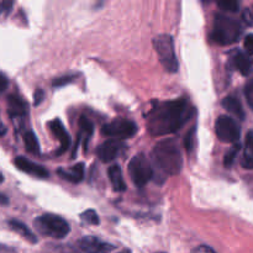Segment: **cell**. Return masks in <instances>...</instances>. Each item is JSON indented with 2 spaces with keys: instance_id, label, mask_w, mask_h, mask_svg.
<instances>
[{
  "instance_id": "cell-24",
  "label": "cell",
  "mask_w": 253,
  "mask_h": 253,
  "mask_svg": "<svg viewBox=\"0 0 253 253\" xmlns=\"http://www.w3.org/2000/svg\"><path fill=\"white\" fill-rule=\"evenodd\" d=\"M217 6L221 10L227 12H236L239 11V2L237 1H219L217 2Z\"/></svg>"
},
{
  "instance_id": "cell-36",
  "label": "cell",
  "mask_w": 253,
  "mask_h": 253,
  "mask_svg": "<svg viewBox=\"0 0 253 253\" xmlns=\"http://www.w3.org/2000/svg\"><path fill=\"white\" fill-rule=\"evenodd\" d=\"M2 182H4V177H2V174H1V173H0V184H1Z\"/></svg>"
},
{
  "instance_id": "cell-11",
  "label": "cell",
  "mask_w": 253,
  "mask_h": 253,
  "mask_svg": "<svg viewBox=\"0 0 253 253\" xmlns=\"http://www.w3.org/2000/svg\"><path fill=\"white\" fill-rule=\"evenodd\" d=\"M14 165L16 166L17 169H20L21 172L27 173L30 175H34V177L37 178H47L49 175L48 170L46 169L42 166L37 165V163L32 162V161L27 160L25 157H16L14 161Z\"/></svg>"
},
{
  "instance_id": "cell-20",
  "label": "cell",
  "mask_w": 253,
  "mask_h": 253,
  "mask_svg": "<svg viewBox=\"0 0 253 253\" xmlns=\"http://www.w3.org/2000/svg\"><path fill=\"white\" fill-rule=\"evenodd\" d=\"M232 59H234V64L237 68V71H239L242 76H249L252 67V63L251 61H250L249 57L245 53H242V52H237Z\"/></svg>"
},
{
  "instance_id": "cell-7",
  "label": "cell",
  "mask_w": 253,
  "mask_h": 253,
  "mask_svg": "<svg viewBox=\"0 0 253 253\" xmlns=\"http://www.w3.org/2000/svg\"><path fill=\"white\" fill-rule=\"evenodd\" d=\"M101 132L104 136L111 137L113 140H125V138L132 137L137 132V125L131 120L116 119L111 123L103 125Z\"/></svg>"
},
{
  "instance_id": "cell-15",
  "label": "cell",
  "mask_w": 253,
  "mask_h": 253,
  "mask_svg": "<svg viewBox=\"0 0 253 253\" xmlns=\"http://www.w3.org/2000/svg\"><path fill=\"white\" fill-rule=\"evenodd\" d=\"M222 106L229 111L230 114L236 116L240 120H244L246 114H245L244 108H242V104L240 101V99L236 95H227L226 98L222 100Z\"/></svg>"
},
{
  "instance_id": "cell-23",
  "label": "cell",
  "mask_w": 253,
  "mask_h": 253,
  "mask_svg": "<svg viewBox=\"0 0 253 253\" xmlns=\"http://www.w3.org/2000/svg\"><path fill=\"white\" fill-rule=\"evenodd\" d=\"M239 151H240V145L239 143H236V145L234 146V147L231 148V150L229 151V152L225 155L224 157V166L226 168H231L232 165H234L235 160H236L237 155H239Z\"/></svg>"
},
{
  "instance_id": "cell-8",
  "label": "cell",
  "mask_w": 253,
  "mask_h": 253,
  "mask_svg": "<svg viewBox=\"0 0 253 253\" xmlns=\"http://www.w3.org/2000/svg\"><path fill=\"white\" fill-rule=\"evenodd\" d=\"M215 132L217 138L225 143H237L240 140V126L229 115H221L215 124Z\"/></svg>"
},
{
  "instance_id": "cell-1",
  "label": "cell",
  "mask_w": 253,
  "mask_h": 253,
  "mask_svg": "<svg viewBox=\"0 0 253 253\" xmlns=\"http://www.w3.org/2000/svg\"><path fill=\"white\" fill-rule=\"evenodd\" d=\"M194 114L188 99L158 103L147 114V127L151 135L166 136L179 130Z\"/></svg>"
},
{
  "instance_id": "cell-25",
  "label": "cell",
  "mask_w": 253,
  "mask_h": 253,
  "mask_svg": "<svg viewBox=\"0 0 253 253\" xmlns=\"http://www.w3.org/2000/svg\"><path fill=\"white\" fill-rule=\"evenodd\" d=\"M194 133H195V127H192L188 133L185 135L184 138V146H185V150H187L188 153L192 152L193 150V141H194Z\"/></svg>"
},
{
  "instance_id": "cell-27",
  "label": "cell",
  "mask_w": 253,
  "mask_h": 253,
  "mask_svg": "<svg viewBox=\"0 0 253 253\" xmlns=\"http://www.w3.org/2000/svg\"><path fill=\"white\" fill-rule=\"evenodd\" d=\"M244 46H245V49L247 51V53L253 54V34L247 35L246 39H245Z\"/></svg>"
},
{
  "instance_id": "cell-28",
  "label": "cell",
  "mask_w": 253,
  "mask_h": 253,
  "mask_svg": "<svg viewBox=\"0 0 253 253\" xmlns=\"http://www.w3.org/2000/svg\"><path fill=\"white\" fill-rule=\"evenodd\" d=\"M72 79H73V77H72V76L62 77V78L56 79V81L53 82V86H62V85H66L67 83H69V82H72Z\"/></svg>"
},
{
  "instance_id": "cell-14",
  "label": "cell",
  "mask_w": 253,
  "mask_h": 253,
  "mask_svg": "<svg viewBox=\"0 0 253 253\" xmlns=\"http://www.w3.org/2000/svg\"><path fill=\"white\" fill-rule=\"evenodd\" d=\"M58 175L64 180L71 183H81L84 178V163H77L71 168L58 169Z\"/></svg>"
},
{
  "instance_id": "cell-16",
  "label": "cell",
  "mask_w": 253,
  "mask_h": 253,
  "mask_svg": "<svg viewBox=\"0 0 253 253\" xmlns=\"http://www.w3.org/2000/svg\"><path fill=\"white\" fill-rule=\"evenodd\" d=\"M109 178H110L113 189L118 193H123L126 190V183L123 178V172H121L120 166L114 165L109 168L108 170Z\"/></svg>"
},
{
  "instance_id": "cell-4",
  "label": "cell",
  "mask_w": 253,
  "mask_h": 253,
  "mask_svg": "<svg viewBox=\"0 0 253 253\" xmlns=\"http://www.w3.org/2000/svg\"><path fill=\"white\" fill-rule=\"evenodd\" d=\"M35 226L42 235L57 240L64 239L71 231L68 222L59 215L54 214H43L39 216L35 220Z\"/></svg>"
},
{
  "instance_id": "cell-33",
  "label": "cell",
  "mask_w": 253,
  "mask_h": 253,
  "mask_svg": "<svg viewBox=\"0 0 253 253\" xmlns=\"http://www.w3.org/2000/svg\"><path fill=\"white\" fill-rule=\"evenodd\" d=\"M42 99H43V91L41 89H37L34 95V105H39L42 101Z\"/></svg>"
},
{
  "instance_id": "cell-22",
  "label": "cell",
  "mask_w": 253,
  "mask_h": 253,
  "mask_svg": "<svg viewBox=\"0 0 253 253\" xmlns=\"http://www.w3.org/2000/svg\"><path fill=\"white\" fill-rule=\"evenodd\" d=\"M81 220L85 224L89 225H99L100 224V220H99L98 214H96L95 210H85L84 212L81 214Z\"/></svg>"
},
{
  "instance_id": "cell-13",
  "label": "cell",
  "mask_w": 253,
  "mask_h": 253,
  "mask_svg": "<svg viewBox=\"0 0 253 253\" xmlns=\"http://www.w3.org/2000/svg\"><path fill=\"white\" fill-rule=\"evenodd\" d=\"M7 111H9L12 120L24 118L27 114L26 101L21 96L16 95V94H11V95L7 96Z\"/></svg>"
},
{
  "instance_id": "cell-17",
  "label": "cell",
  "mask_w": 253,
  "mask_h": 253,
  "mask_svg": "<svg viewBox=\"0 0 253 253\" xmlns=\"http://www.w3.org/2000/svg\"><path fill=\"white\" fill-rule=\"evenodd\" d=\"M7 225H9V227L12 231L19 234L21 237H24L26 241L31 242V244H36L37 242V237L35 236L34 232H32L24 222L19 221V220H9V221H7Z\"/></svg>"
},
{
  "instance_id": "cell-29",
  "label": "cell",
  "mask_w": 253,
  "mask_h": 253,
  "mask_svg": "<svg viewBox=\"0 0 253 253\" xmlns=\"http://www.w3.org/2000/svg\"><path fill=\"white\" fill-rule=\"evenodd\" d=\"M242 19H244V21L246 22L247 25H250V26H252L253 25V15L252 12L250 11V9L245 10L244 14H242Z\"/></svg>"
},
{
  "instance_id": "cell-12",
  "label": "cell",
  "mask_w": 253,
  "mask_h": 253,
  "mask_svg": "<svg viewBox=\"0 0 253 253\" xmlns=\"http://www.w3.org/2000/svg\"><path fill=\"white\" fill-rule=\"evenodd\" d=\"M48 126L49 128H51L52 132H53V135L56 136L57 140L61 142V148H59V151L57 152V155H62V153L66 152L69 148V146H71V137H69V133L67 132V130L64 128L63 123H62L59 119L52 120L51 123H48Z\"/></svg>"
},
{
  "instance_id": "cell-10",
  "label": "cell",
  "mask_w": 253,
  "mask_h": 253,
  "mask_svg": "<svg viewBox=\"0 0 253 253\" xmlns=\"http://www.w3.org/2000/svg\"><path fill=\"white\" fill-rule=\"evenodd\" d=\"M125 150V145L119 140H108L101 143L98 148V157L101 162L108 163L118 158Z\"/></svg>"
},
{
  "instance_id": "cell-30",
  "label": "cell",
  "mask_w": 253,
  "mask_h": 253,
  "mask_svg": "<svg viewBox=\"0 0 253 253\" xmlns=\"http://www.w3.org/2000/svg\"><path fill=\"white\" fill-rule=\"evenodd\" d=\"M7 85H9V79L4 73L0 72V91H4L7 88Z\"/></svg>"
},
{
  "instance_id": "cell-2",
  "label": "cell",
  "mask_w": 253,
  "mask_h": 253,
  "mask_svg": "<svg viewBox=\"0 0 253 253\" xmlns=\"http://www.w3.org/2000/svg\"><path fill=\"white\" fill-rule=\"evenodd\" d=\"M152 157L156 165L168 175H177L182 170L183 158L177 141L162 140L153 147Z\"/></svg>"
},
{
  "instance_id": "cell-21",
  "label": "cell",
  "mask_w": 253,
  "mask_h": 253,
  "mask_svg": "<svg viewBox=\"0 0 253 253\" xmlns=\"http://www.w3.org/2000/svg\"><path fill=\"white\" fill-rule=\"evenodd\" d=\"M24 143L26 150L32 155H40V143L36 135L32 131H27L24 133Z\"/></svg>"
},
{
  "instance_id": "cell-5",
  "label": "cell",
  "mask_w": 253,
  "mask_h": 253,
  "mask_svg": "<svg viewBox=\"0 0 253 253\" xmlns=\"http://www.w3.org/2000/svg\"><path fill=\"white\" fill-rule=\"evenodd\" d=\"M153 47L163 68L169 73H175L178 71V59L175 56L173 37L167 34L158 35L153 39Z\"/></svg>"
},
{
  "instance_id": "cell-35",
  "label": "cell",
  "mask_w": 253,
  "mask_h": 253,
  "mask_svg": "<svg viewBox=\"0 0 253 253\" xmlns=\"http://www.w3.org/2000/svg\"><path fill=\"white\" fill-rule=\"evenodd\" d=\"M7 203H9V200H7V198L5 197V195H2V194H0V204H7Z\"/></svg>"
},
{
  "instance_id": "cell-31",
  "label": "cell",
  "mask_w": 253,
  "mask_h": 253,
  "mask_svg": "<svg viewBox=\"0 0 253 253\" xmlns=\"http://www.w3.org/2000/svg\"><path fill=\"white\" fill-rule=\"evenodd\" d=\"M190 253H216V252H215L214 250L209 246H199V247H197V249L193 250Z\"/></svg>"
},
{
  "instance_id": "cell-32",
  "label": "cell",
  "mask_w": 253,
  "mask_h": 253,
  "mask_svg": "<svg viewBox=\"0 0 253 253\" xmlns=\"http://www.w3.org/2000/svg\"><path fill=\"white\" fill-rule=\"evenodd\" d=\"M12 6V2L11 1H4L0 4V15L2 14H7L10 11Z\"/></svg>"
},
{
  "instance_id": "cell-26",
  "label": "cell",
  "mask_w": 253,
  "mask_h": 253,
  "mask_svg": "<svg viewBox=\"0 0 253 253\" xmlns=\"http://www.w3.org/2000/svg\"><path fill=\"white\" fill-rule=\"evenodd\" d=\"M245 96H246L247 104L253 110V82H249L245 85Z\"/></svg>"
},
{
  "instance_id": "cell-37",
  "label": "cell",
  "mask_w": 253,
  "mask_h": 253,
  "mask_svg": "<svg viewBox=\"0 0 253 253\" xmlns=\"http://www.w3.org/2000/svg\"><path fill=\"white\" fill-rule=\"evenodd\" d=\"M119 253H131V251H128V250H125V251H121V252H119Z\"/></svg>"
},
{
  "instance_id": "cell-9",
  "label": "cell",
  "mask_w": 253,
  "mask_h": 253,
  "mask_svg": "<svg viewBox=\"0 0 253 253\" xmlns=\"http://www.w3.org/2000/svg\"><path fill=\"white\" fill-rule=\"evenodd\" d=\"M78 246L84 253H110L115 250L114 245L101 241L95 236L82 237L78 241Z\"/></svg>"
},
{
  "instance_id": "cell-18",
  "label": "cell",
  "mask_w": 253,
  "mask_h": 253,
  "mask_svg": "<svg viewBox=\"0 0 253 253\" xmlns=\"http://www.w3.org/2000/svg\"><path fill=\"white\" fill-rule=\"evenodd\" d=\"M241 165L245 169H253V131L247 133L246 140H245Z\"/></svg>"
},
{
  "instance_id": "cell-6",
  "label": "cell",
  "mask_w": 253,
  "mask_h": 253,
  "mask_svg": "<svg viewBox=\"0 0 253 253\" xmlns=\"http://www.w3.org/2000/svg\"><path fill=\"white\" fill-rule=\"evenodd\" d=\"M128 174L136 187H145L152 179L153 175V168L150 160L142 153L133 156L128 163Z\"/></svg>"
},
{
  "instance_id": "cell-19",
  "label": "cell",
  "mask_w": 253,
  "mask_h": 253,
  "mask_svg": "<svg viewBox=\"0 0 253 253\" xmlns=\"http://www.w3.org/2000/svg\"><path fill=\"white\" fill-rule=\"evenodd\" d=\"M94 132V125L89 119H86L85 116H82L81 120H79V133L78 138L79 140L84 141V151L86 152L88 150V141L91 137Z\"/></svg>"
},
{
  "instance_id": "cell-3",
  "label": "cell",
  "mask_w": 253,
  "mask_h": 253,
  "mask_svg": "<svg viewBox=\"0 0 253 253\" xmlns=\"http://www.w3.org/2000/svg\"><path fill=\"white\" fill-rule=\"evenodd\" d=\"M242 34V27L237 20L224 14H216L214 20V30H212L211 39L221 46L235 43L239 41Z\"/></svg>"
},
{
  "instance_id": "cell-34",
  "label": "cell",
  "mask_w": 253,
  "mask_h": 253,
  "mask_svg": "<svg viewBox=\"0 0 253 253\" xmlns=\"http://www.w3.org/2000/svg\"><path fill=\"white\" fill-rule=\"evenodd\" d=\"M6 133V126L4 125L1 120H0V136H4Z\"/></svg>"
}]
</instances>
